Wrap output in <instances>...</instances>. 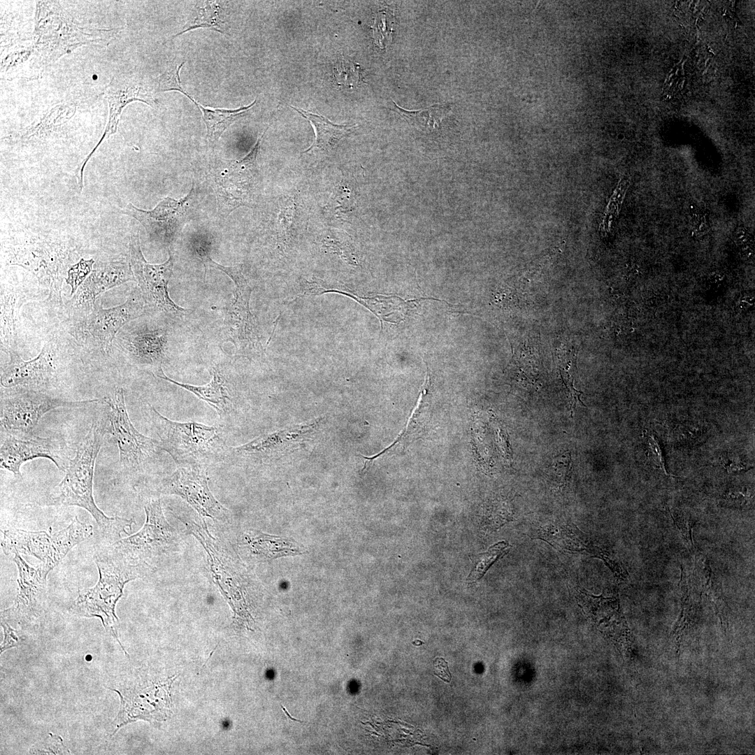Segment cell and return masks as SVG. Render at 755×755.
Returning a JSON list of instances; mask_svg holds the SVG:
<instances>
[{
    "instance_id": "cell-1",
    "label": "cell",
    "mask_w": 755,
    "mask_h": 755,
    "mask_svg": "<svg viewBox=\"0 0 755 755\" xmlns=\"http://www.w3.org/2000/svg\"><path fill=\"white\" fill-rule=\"evenodd\" d=\"M105 430L99 422L92 424L88 433L69 460L65 475L48 498L52 505H75L86 510L95 519L101 533L116 538L126 533L134 521L106 516L96 505L93 496L95 462L104 440Z\"/></svg>"
},
{
    "instance_id": "cell-2",
    "label": "cell",
    "mask_w": 755,
    "mask_h": 755,
    "mask_svg": "<svg viewBox=\"0 0 755 755\" xmlns=\"http://www.w3.org/2000/svg\"><path fill=\"white\" fill-rule=\"evenodd\" d=\"M94 561L99 580L93 587L79 592L70 610L80 617L99 618L106 631L121 645L117 633L116 603L122 596L125 584L146 575L150 566L134 563L110 547L97 553Z\"/></svg>"
},
{
    "instance_id": "cell-3",
    "label": "cell",
    "mask_w": 755,
    "mask_h": 755,
    "mask_svg": "<svg viewBox=\"0 0 755 755\" xmlns=\"http://www.w3.org/2000/svg\"><path fill=\"white\" fill-rule=\"evenodd\" d=\"M148 407L161 447L177 466L208 467L227 461L230 447L226 444L221 429L196 422L173 421L150 404Z\"/></svg>"
},
{
    "instance_id": "cell-4",
    "label": "cell",
    "mask_w": 755,
    "mask_h": 755,
    "mask_svg": "<svg viewBox=\"0 0 755 755\" xmlns=\"http://www.w3.org/2000/svg\"><path fill=\"white\" fill-rule=\"evenodd\" d=\"M7 264L17 265L31 272L48 288V301L62 303V286L71 266L73 251L64 243L40 238H26L7 252Z\"/></svg>"
},
{
    "instance_id": "cell-5",
    "label": "cell",
    "mask_w": 755,
    "mask_h": 755,
    "mask_svg": "<svg viewBox=\"0 0 755 755\" xmlns=\"http://www.w3.org/2000/svg\"><path fill=\"white\" fill-rule=\"evenodd\" d=\"M1 392V430L11 433L31 435L42 417L57 408H80L99 399L71 401L56 398L32 389L14 387Z\"/></svg>"
},
{
    "instance_id": "cell-6",
    "label": "cell",
    "mask_w": 755,
    "mask_h": 755,
    "mask_svg": "<svg viewBox=\"0 0 755 755\" xmlns=\"http://www.w3.org/2000/svg\"><path fill=\"white\" fill-rule=\"evenodd\" d=\"M105 401L110 406L111 433L117 445L120 465L131 472L143 470L159 458L163 451L159 441L142 434L134 427L122 387H117L112 397Z\"/></svg>"
},
{
    "instance_id": "cell-7",
    "label": "cell",
    "mask_w": 755,
    "mask_h": 755,
    "mask_svg": "<svg viewBox=\"0 0 755 755\" xmlns=\"http://www.w3.org/2000/svg\"><path fill=\"white\" fill-rule=\"evenodd\" d=\"M130 263L141 293L145 310L163 312L170 316H184L189 312L178 305L170 298L168 285L173 274V257L160 264L148 263L141 251L138 232L131 235Z\"/></svg>"
},
{
    "instance_id": "cell-8",
    "label": "cell",
    "mask_w": 755,
    "mask_h": 755,
    "mask_svg": "<svg viewBox=\"0 0 755 755\" xmlns=\"http://www.w3.org/2000/svg\"><path fill=\"white\" fill-rule=\"evenodd\" d=\"M146 520L136 533L120 539L110 548L125 559L137 563H147L171 544L173 531L164 515L159 498H151L144 505Z\"/></svg>"
},
{
    "instance_id": "cell-9",
    "label": "cell",
    "mask_w": 755,
    "mask_h": 755,
    "mask_svg": "<svg viewBox=\"0 0 755 755\" xmlns=\"http://www.w3.org/2000/svg\"><path fill=\"white\" fill-rule=\"evenodd\" d=\"M206 466H177L164 482V493L176 495L190 505L201 517L222 520L229 515L208 487Z\"/></svg>"
},
{
    "instance_id": "cell-10",
    "label": "cell",
    "mask_w": 755,
    "mask_h": 755,
    "mask_svg": "<svg viewBox=\"0 0 755 755\" xmlns=\"http://www.w3.org/2000/svg\"><path fill=\"white\" fill-rule=\"evenodd\" d=\"M203 264L206 268L205 273L208 266L223 271L233 281L236 286L234 298L226 307L225 325L227 340L231 341L238 352L254 347L257 340L249 310L251 289L240 266L221 265L214 261L210 256L203 261Z\"/></svg>"
},
{
    "instance_id": "cell-11",
    "label": "cell",
    "mask_w": 755,
    "mask_h": 755,
    "mask_svg": "<svg viewBox=\"0 0 755 755\" xmlns=\"http://www.w3.org/2000/svg\"><path fill=\"white\" fill-rule=\"evenodd\" d=\"M322 421V418L317 419L306 424L262 435L240 446L230 447L227 461L248 459L262 463L277 459L313 440Z\"/></svg>"
},
{
    "instance_id": "cell-12",
    "label": "cell",
    "mask_w": 755,
    "mask_h": 755,
    "mask_svg": "<svg viewBox=\"0 0 755 755\" xmlns=\"http://www.w3.org/2000/svg\"><path fill=\"white\" fill-rule=\"evenodd\" d=\"M145 312L141 293L134 289L127 301L117 306L106 309L101 304L95 303L91 312L83 317L79 328L84 337L90 338L106 352L120 330Z\"/></svg>"
},
{
    "instance_id": "cell-13",
    "label": "cell",
    "mask_w": 755,
    "mask_h": 755,
    "mask_svg": "<svg viewBox=\"0 0 755 755\" xmlns=\"http://www.w3.org/2000/svg\"><path fill=\"white\" fill-rule=\"evenodd\" d=\"M194 194L193 187L185 197L179 200L166 197L151 210L140 209L129 203L121 213L138 220L150 238L169 243L187 222L189 202Z\"/></svg>"
},
{
    "instance_id": "cell-14",
    "label": "cell",
    "mask_w": 755,
    "mask_h": 755,
    "mask_svg": "<svg viewBox=\"0 0 755 755\" xmlns=\"http://www.w3.org/2000/svg\"><path fill=\"white\" fill-rule=\"evenodd\" d=\"M18 570V592L13 605L3 610V617L25 624L38 617L43 609L48 572L40 564L27 563L19 554L11 556Z\"/></svg>"
},
{
    "instance_id": "cell-15",
    "label": "cell",
    "mask_w": 755,
    "mask_h": 755,
    "mask_svg": "<svg viewBox=\"0 0 755 755\" xmlns=\"http://www.w3.org/2000/svg\"><path fill=\"white\" fill-rule=\"evenodd\" d=\"M36 458H45L52 461L60 470L66 465L62 456L59 442L52 438H41L11 433L3 431L1 437L0 467L22 477V465Z\"/></svg>"
},
{
    "instance_id": "cell-16",
    "label": "cell",
    "mask_w": 755,
    "mask_h": 755,
    "mask_svg": "<svg viewBox=\"0 0 755 755\" xmlns=\"http://www.w3.org/2000/svg\"><path fill=\"white\" fill-rule=\"evenodd\" d=\"M129 281H136L130 261L120 259L96 263L91 273L69 301V309L84 317L91 312L100 294Z\"/></svg>"
},
{
    "instance_id": "cell-17",
    "label": "cell",
    "mask_w": 755,
    "mask_h": 755,
    "mask_svg": "<svg viewBox=\"0 0 755 755\" xmlns=\"http://www.w3.org/2000/svg\"><path fill=\"white\" fill-rule=\"evenodd\" d=\"M55 347L52 342H47L39 354L29 361L23 360L13 349L6 350L10 360L1 371V386L8 389L47 387L56 374Z\"/></svg>"
},
{
    "instance_id": "cell-18",
    "label": "cell",
    "mask_w": 755,
    "mask_h": 755,
    "mask_svg": "<svg viewBox=\"0 0 755 755\" xmlns=\"http://www.w3.org/2000/svg\"><path fill=\"white\" fill-rule=\"evenodd\" d=\"M256 159L254 154L249 152L240 160L229 162L221 170L215 171L214 189L222 215H229L236 208L250 205L251 171Z\"/></svg>"
},
{
    "instance_id": "cell-19",
    "label": "cell",
    "mask_w": 755,
    "mask_h": 755,
    "mask_svg": "<svg viewBox=\"0 0 755 755\" xmlns=\"http://www.w3.org/2000/svg\"><path fill=\"white\" fill-rule=\"evenodd\" d=\"M2 551L13 556L15 554L33 556L48 573L59 563L56 559L54 533L49 531H26L10 528L3 531Z\"/></svg>"
},
{
    "instance_id": "cell-20",
    "label": "cell",
    "mask_w": 755,
    "mask_h": 755,
    "mask_svg": "<svg viewBox=\"0 0 755 755\" xmlns=\"http://www.w3.org/2000/svg\"><path fill=\"white\" fill-rule=\"evenodd\" d=\"M190 532L201 542L208 554V562L215 584L223 595L235 606L243 600L240 584L238 577L233 573L228 557L219 549L217 543L211 535L206 525L195 522H185Z\"/></svg>"
},
{
    "instance_id": "cell-21",
    "label": "cell",
    "mask_w": 755,
    "mask_h": 755,
    "mask_svg": "<svg viewBox=\"0 0 755 755\" xmlns=\"http://www.w3.org/2000/svg\"><path fill=\"white\" fill-rule=\"evenodd\" d=\"M211 373L210 381L201 386L177 382L166 375L163 370L156 377L192 393L213 408L223 423L229 424V420L234 411V400L230 391L229 382L217 366L211 369Z\"/></svg>"
},
{
    "instance_id": "cell-22",
    "label": "cell",
    "mask_w": 755,
    "mask_h": 755,
    "mask_svg": "<svg viewBox=\"0 0 755 755\" xmlns=\"http://www.w3.org/2000/svg\"><path fill=\"white\" fill-rule=\"evenodd\" d=\"M533 538L541 539L555 549L572 553H585L595 557L600 546L573 524L555 522L539 524L532 530Z\"/></svg>"
},
{
    "instance_id": "cell-23",
    "label": "cell",
    "mask_w": 755,
    "mask_h": 755,
    "mask_svg": "<svg viewBox=\"0 0 755 755\" xmlns=\"http://www.w3.org/2000/svg\"><path fill=\"white\" fill-rule=\"evenodd\" d=\"M431 379L427 373L424 384L422 387L417 403L411 413L405 426L397 438L389 447L373 456L366 457L362 471L366 470L373 462L380 456L393 454L402 451L406 445L419 437L429 418V399L427 397Z\"/></svg>"
},
{
    "instance_id": "cell-24",
    "label": "cell",
    "mask_w": 755,
    "mask_h": 755,
    "mask_svg": "<svg viewBox=\"0 0 755 755\" xmlns=\"http://www.w3.org/2000/svg\"><path fill=\"white\" fill-rule=\"evenodd\" d=\"M245 540L252 553L261 560H271L306 552L303 545L289 538L257 531L247 534Z\"/></svg>"
},
{
    "instance_id": "cell-25",
    "label": "cell",
    "mask_w": 755,
    "mask_h": 755,
    "mask_svg": "<svg viewBox=\"0 0 755 755\" xmlns=\"http://www.w3.org/2000/svg\"><path fill=\"white\" fill-rule=\"evenodd\" d=\"M289 106L308 120L315 128V139L303 152H308L314 148L329 152L355 127L352 125L336 124L320 115L305 111L293 106Z\"/></svg>"
},
{
    "instance_id": "cell-26",
    "label": "cell",
    "mask_w": 755,
    "mask_h": 755,
    "mask_svg": "<svg viewBox=\"0 0 755 755\" xmlns=\"http://www.w3.org/2000/svg\"><path fill=\"white\" fill-rule=\"evenodd\" d=\"M25 300V294L19 289L1 286V345L6 351L15 343L19 312Z\"/></svg>"
},
{
    "instance_id": "cell-27",
    "label": "cell",
    "mask_w": 755,
    "mask_h": 755,
    "mask_svg": "<svg viewBox=\"0 0 755 755\" xmlns=\"http://www.w3.org/2000/svg\"><path fill=\"white\" fill-rule=\"evenodd\" d=\"M692 576L695 584L700 587L701 591L714 605L721 624H726L724 601L717 579L712 572L708 559L699 552L695 556V566Z\"/></svg>"
},
{
    "instance_id": "cell-28",
    "label": "cell",
    "mask_w": 755,
    "mask_h": 755,
    "mask_svg": "<svg viewBox=\"0 0 755 755\" xmlns=\"http://www.w3.org/2000/svg\"><path fill=\"white\" fill-rule=\"evenodd\" d=\"M254 100L247 106H242L237 109H222L204 107L194 103L201 110L203 120L207 127L208 138L210 143H214L222 136V133L238 119L245 115L246 113L256 103Z\"/></svg>"
},
{
    "instance_id": "cell-29",
    "label": "cell",
    "mask_w": 755,
    "mask_h": 755,
    "mask_svg": "<svg viewBox=\"0 0 755 755\" xmlns=\"http://www.w3.org/2000/svg\"><path fill=\"white\" fill-rule=\"evenodd\" d=\"M393 102V110L398 113L413 127L422 130L436 129L451 108L447 104H435L418 110H408Z\"/></svg>"
},
{
    "instance_id": "cell-30",
    "label": "cell",
    "mask_w": 755,
    "mask_h": 755,
    "mask_svg": "<svg viewBox=\"0 0 755 755\" xmlns=\"http://www.w3.org/2000/svg\"><path fill=\"white\" fill-rule=\"evenodd\" d=\"M221 13V8L216 3L206 1L204 6L197 8L195 14L184 27L183 31L176 34L173 37L199 27L210 28L223 33L224 22L222 18Z\"/></svg>"
},
{
    "instance_id": "cell-31",
    "label": "cell",
    "mask_w": 755,
    "mask_h": 755,
    "mask_svg": "<svg viewBox=\"0 0 755 755\" xmlns=\"http://www.w3.org/2000/svg\"><path fill=\"white\" fill-rule=\"evenodd\" d=\"M509 549L510 545L507 542L501 541L491 546L487 552L479 554L467 580L471 582L480 580L490 566L505 554Z\"/></svg>"
},
{
    "instance_id": "cell-32",
    "label": "cell",
    "mask_w": 755,
    "mask_h": 755,
    "mask_svg": "<svg viewBox=\"0 0 755 755\" xmlns=\"http://www.w3.org/2000/svg\"><path fill=\"white\" fill-rule=\"evenodd\" d=\"M572 469V459L569 452L555 456L549 466L548 476L552 487L557 490L563 489L569 480Z\"/></svg>"
},
{
    "instance_id": "cell-33",
    "label": "cell",
    "mask_w": 755,
    "mask_h": 755,
    "mask_svg": "<svg viewBox=\"0 0 755 755\" xmlns=\"http://www.w3.org/2000/svg\"><path fill=\"white\" fill-rule=\"evenodd\" d=\"M394 21V13L389 8L378 11L375 15L372 27L373 38L375 43L382 49L391 41Z\"/></svg>"
},
{
    "instance_id": "cell-34",
    "label": "cell",
    "mask_w": 755,
    "mask_h": 755,
    "mask_svg": "<svg viewBox=\"0 0 755 755\" xmlns=\"http://www.w3.org/2000/svg\"><path fill=\"white\" fill-rule=\"evenodd\" d=\"M93 259H81L78 262L72 265L67 272L66 282L71 287V296H72L79 287L88 277L93 270Z\"/></svg>"
},
{
    "instance_id": "cell-35",
    "label": "cell",
    "mask_w": 755,
    "mask_h": 755,
    "mask_svg": "<svg viewBox=\"0 0 755 755\" xmlns=\"http://www.w3.org/2000/svg\"><path fill=\"white\" fill-rule=\"evenodd\" d=\"M643 437L647 447V455L652 466L660 470L665 475L673 477L666 469L663 450L659 439L655 435L647 430H645Z\"/></svg>"
},
{
    "instance_id": "cell-36",
    "label": "cell",
    "mask_w": 755,
    "mask_h": 755,
    "mask_svg": "<svg viewBox=\"0 0 755 755\" xmlns=\"http://www.w3.org/2000/svg\"><path fill=\"white\" fill-rule=\"evenodd\" d=\"M670 517L674 522V524L681 533L686 545L691 552H693L696 549L693 543L692 539V528L696 523V521L689 514L682 512L677 509L670 510Z\"/></svg>"
},
{
    "instance_id": "cell-37",
    "label": "cell",
    "mask_w": 755,
    "mask_h": 755,
    "mask_svg": "<svg viewBox=\"0 0 755 755\" xmlns=\"http://www.w3.org/2000/svg\"><path fill=\"white\" fill-rule=\"evenodd\" d=\"M334 73L339 85L352 87L356 85L359 80V66L343 58L336 63Z\"/></svg>"
},
{
    "instance_id": "cell-38",
    "label": "cell",
    "mask_w": 755,
    "mask_h": 755,
    "mask_svg": "<svg viewBox=\"0 0 755 755\" xmlns=\"http://www.w3.org/2000/svg\"><path fill=\"white\" fill-rule=\"evenodd\" d=\"M184 63L185 62H182L179 65L177 64L172 66L160 77L159 80V89L160 91H178L185 94L194 103L196 101L194 99L187 94L180 85L179 71Z\"/></svg>"
},
{
    "instance_id": "cell-39",
    "label": "cell",
    "mask_w": 755,
    "mask_h": 755,
    "mask_svg": "<svg viewBox=\"0 0 755 755\" xmlns=\"http://www.w3.org/2000/svg\"><path fill=\"white\" fill-rule=\"evenodd\" d=\"M31 754H69L70 751L64 745L60 736L50 733V738L39 742L30 750Z\"/></svg>"
},
{
    "instance_id": "cell-40",
    "label": "cell",
    "mask_w": 755,
    "mask_h": 755,
    "mask_svg": "<svg viewBox=\"0 0 755 755\" xmlns=\"http://www.w3.org/2000/svg\"><path fill=\"white\" fill-rule=\"evenodd\" d=\"M1 625L3 628L4 638L1 645V653L5 650L17 647L22 643L23 640L20 636L19 632L13 629L4 619H1Z\"/></svg>"
},
{
    "instance_id": "cell-41",
    "label": "cell",
    "mask_w": 755,
    "mask_h": 755,
    "mask_svg": "<svg viewBox=\"0 0 755 755\" xmlns=\"http://www.w3.org/2000/svg\"><path fill=\"white\" fill-rule=\"evenodd\" d=\"M434 666V674L443 680L449 682L451 680V674L448 669L447 662L443 659H437Z\"/></svg>"
},
{
    "instance_id": "cell-42",
    "label": "cell",
    "mask_w": 755,
    "mask_h": 755,
    "mask_svg": "<svg viewBox=\"0 0 755 755\" xmlns=\"http://www.w3.org/2000/svg\"><path fill=\"white\" fill-rule=\"evenodd\" d=\"M735 238L738 243L744 245L749 238L747 229L743 226L738 227L735 232Z\"/></svg>"
},
{
    "instance_id": "cell-43",
    "label": "cell",
    "mask_w": 755,
    "mask_h": 755,
    "mask_svg": "<svg viewBox=\"0 0 755 755\" xmlns=\"http://www.w3.org/2000/svg\"><path fill=\"white\" fill-rule=\"evenodd\" d=\"M282 710H284V711L285 712L286 714H287V715L288 716V717H289V719H291L292 720H294V721H299V722H303V721H300V720H299V719H296L292 718V717H291V716H290V715H289V714H288V712H287L286 709H285V708L284 707H282Z\"/></svg>"
},
{
    "instance_id": "cell-44",
    "label": "cell",
    "mask_w": 755,
    "mask_h": 755,
    "mask_svg": "<svg viewBox=\"0 0 755 755\" xmlns=\"http://www.w3.org/2000/svg\"><path fill=\"white\" fill-rule=\"evenodd\" d=\"M416 744L419 745H423V746H427V747L429 746V745H423V744L419 743V742H415V745H416Z\"/></svg>"
},
{
    "instance_id": "cell-45",
    "label": "cell",
    "mask_w": 755,
    "mask_h": 755,
    "mask_svg": "<svg viewBox=\"0 0 755 755\" xmlns=\"http://www.w3.org/2000/svg\"><path fill=\"white\" fill-rule=\"evenodd\" d=\"M401 730H402V731H403L404 732H406V733H410V731H406V729H405V728H402Z\"/></svg>"
}]
</instances>
